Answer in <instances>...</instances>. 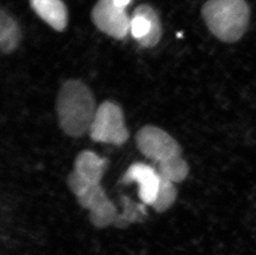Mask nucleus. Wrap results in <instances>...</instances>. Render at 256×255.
<instances>
[{
    "label": "nucleus",
    "mask_w": 256,
    "mask_h": 255,
    "mask_svg": "<svg viewBox=\"0 0 256 255\" xmlns=\"http://www.w3.org/2000/svg\"><path fill=\"white\" fill-rule=\"evenodd\" d=\"M97 108L93 92L82 80H68L60 86L56 96V117L66 135L78 138L89 132Z\"/></svg>",
    "instance_id": "1"
},
{
    "label": "nucleus",
    "mask_w": 256,
    "mask_h": 255,
    "mask_svg": "<svg viewBox=\"0 0 256 255\" xmlns=\"http://www.w3.org/2000/svg\"><path fill=\"white\" fill-rule=\"evenodd\" d=\"M200 14L209 31L226 44L240 40L250 20V8L246 0H208Z\"/></svg>",
    "instance_id": "2"
},
{
    "label": "nucleus",
    "mask_w": 256,
    "mask_h": 255,
    "mask_svg": "<svg viewBox=\"0 0 256 255\" xmlns=\"http://www.w3.org/2000/svg\"><path fill=\"white\" fill-rule=\"evenodd\" d=\"M88 134L94 142L114 146L124 144L130 137V132L126 126L123 108L114 102H102L97 108Z\"/></svg>",
    "instance_id": "3"
},
{
    "label": "nucleus",
    "mask_w": 256,
    "mask_h": 255,
    "mask_svg": "<svg viewBox=\"0 0 256 255\" xmlns=\"http://www.w3.org/2000/svg\"><path fill=\"white\" fill-rule=\"evenodd\" d=\"M136 144L144 156L158 162L180 156L182 152L181 146L172 136L152 124H146L138 130Z\"/></svg>",
    "instance_id": "4"
},
{
    "label": "nucleus",
    "mask_w": 256,
    "mask_h": 255,
    "mask_svg": "<svg viewBox=\"0 0 256 255\" xmlns=\"http://www.w3.org/2000/svg\"><path fill=\"white\" fill-rule=\"evenodd\" d=\"M92 20L97 28L117 40L124 38L130 30L131 20L114 0H98L92 8Z\"/></svg>",
    "instance_id": "5"
},
{
    "label": "nucleus",
    "mask_w": 256,
    "mask_h": 255,
    "mask_svg": "<svg viewBox=\"0 0 256 255\" xmlns=\"http://www.w3.org/2000/svg\"><path fill=\"white\" fill-rule=\"evenodd\" d=\"M134 38L144 48L156 46L162 36L160 16L150 5H138L134 11L130 24Z\"/></svg>",
    "instance_id": "6"
},
{
    "label": "nucleus",
    "mask_w": 256,
    "mask_h": 255,
    "mask_svg": "<svg viewBox=\"0 0 256 255\" xmlns=\"http://www.w3.org/2000/svg\"><path fill=\"white\" fill-rule=\"evenodd\" d=\"M160 175L152 166L142 162L131 164L122 176V183L128 185L136 182L138 185V198L146 206L154 202L160 185Z\"/></svg>",
    "instance_id": "7"
},
{
    "label": "nucleus",
    "mask_w": 256,
    "mask_h": 255,
    "mask_svg": "<svg viewBox=\"0 0 256 255\" xmlns=\"http://www.w3.org/2000/svg\"><path fill=\"white\" fill-rule=\"evenodd\" d=\"M32 10L52 28L62 32L68 26V8L62 0H29Z\"/></svg>",
    "instance_id": "8"
},
{
    "label": "nucleus",
    "mask_w": 256,
    "mask_h": 255,
    "mask_svg": "<svg viewBox=\"0 0 256 255\" xmlns=\"http://www.w3.org/2000/svg\"><path fill=\"white\" fill-rule=\"evenodd\" d=\"M106 166V159L90 150H84L76 158L73 171L90 184H100Z\"/></svg>",
    "instance_id": "9"
},
{
    "label": "nucleus",
    "mask_w": 256,
    "mask_h": 255,
    "mask_svg": "<svg viewBox=\"0 0 256 255\" xmlns=\"http://www.w3.org/2000/svg\"><path fill=\"white\" fill-rule=\"evenodd\" d=\"M21 36V29L17 21L2 8L0 12V49L2 54L8 55L14 52L20 45Z\"/></svg>",
    "instance_id": "10"
},
{
    "label": "nucleus",
    "mask_w": 256,
    "mask_h": 255,
    "mask_svg": "<svg viewBox=\"0 0 256 255\" xmlns=\"http://www.w3.org/2000/svg\"><path fill=\"white\" fill-rule=\"evenodd\" d=\"M123 212L118 213L114 226L118 229H126L132 224L142 222L147 216V212L144 203L138 204L128 196L121 198Z\"/></svg>",
    "instance_id": "11"
},
{
    "label": "nucleus",
    "mask_w": 256,
    "mask_h": 255,
    "mask_svg": "<svg viewBox=\"0 0 256 255\" xmlns=\"http://www.w3.org/2000/svg\"><path fill=\"white\" fill-rule=\"evenodd\" d=\"M158 174L161 178L172 183L182 182L188 176V164L182 156L158 162Z\"/></svg>",
    "instance_id": "12"
},
{
    "label": "nucleus",
    "mask_w": 256,
    "mask_h": 255,
    "mask_svg": "<svg viewBox=\"0 0 256 255\" xmlns=\"http://www.w3.org/2000/svg\"><path fill=\"white\" fill-rule=\"evenodd\" d=\"M118 214L116 204L108 199L90 210L88 217L92 226L99 229H104L114 226Z\"/></svg>",
    "instance_id": "13"
},
{
    "label": "nucleus",
    "mask_w": 256,
    "mask_h": 255,
    "mask_svg": "<svg viewBox=\"0 0 256 255\" xmlns=\"http://www.w3.org/2000/svg\"><path fill=\"white\" fill-rule=\"evenodd\" d=\"M176 198L178 190L174 183L161 178L157 196L151 206L158 213H164L172 206V204L176 202Z\"/></svg>",
    "instance_id": "14"
},
{
    "label": "nucleus",
    "mask_w": 256,
    "mask_h": 255,
    "mask_svg": "<svg viewBox=\"0 0 256 255\" xmlns=\"http://www.w3.org/2000/svg\"><path fill=\"white\" fill-rule=\"evenodd\" d=\"M76 198L78 204L88 210L92 209L93 207L96 206L97 204L110 199L107 196L106 192L100 184L90 186L82 194Z\"/></svg>",
    "instance_id": "15"
},
{
    "label": "nucleus",
    "mask_w": 256,
    "mask_h": 255,
    "mask_svg": "<svg viewBox=\"0 0 256 255\" xmlns=\"http://www.w3.org/2000/svg\"><path fill=\"white\" fill-rule=\"evenodd\" d=\"M66 184L70 192L75 195L76 198L82 194L90 186L94 185L88 182L87 180L76 174L75 171L70 172L66 178Z\"/></svg>",
    "instance_id": "16"
},
{
    "label": "nucleus",
    "mask_w": 256,
    "mask_h": 255,
    "mask_svg": "<svg viewBox=\"0 0 256 255\" xmlns=\"http://www.w3.org/2000/svg\"><path fill=\"white\" fill-rule=\"evenodd\" d=\"M130 1L131 0H114V2L117 7L126 10L127 6L130 4Z\"/></svg>",
    "instance_id": "17"
}]
</instances>
